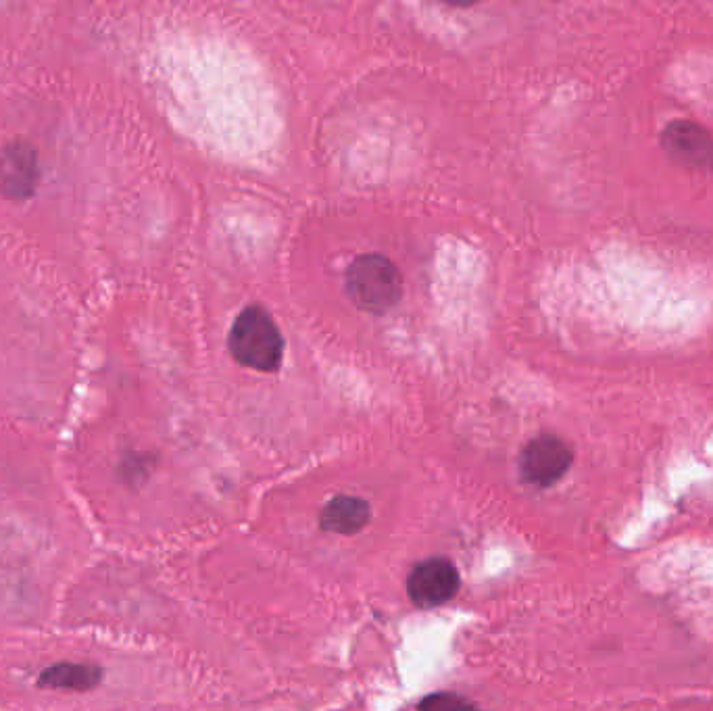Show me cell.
Returning <instances> with one entry per match:
<instances>
[{
  "label": "cell",
  "mask_w": 713,
  "mask_h": 711,
  "mask_svg": "<svg viewBox=\"0 0 713 711\" xmlns=\"http://www.w3.org/2000/svg\"><path fill=\"white\" fill-rule=\"evenodd\" d=\"M228 349L240 365L272 374L282 365L284 338L274 317L263 307L251 305L236 317L228 336Z\"/></svg>",
  "instance_id": "obj_1"
},
{
  "label": "cell",
  "mask_w": 713,
  "mask_h": 711,
  "mask_svg": "<svg viewBox=\"0 0 713 711\" xmlns=\"http://www.w3.org/2000/svg\"><path fill=\"white\" fill-rule=\"evenodd\" d=\"M344 282H347L351 301L363 311L384 313L395 307L403 297V278L399 267L378 253H367L353 259Z\"/></svg>",
  "instance_id": "obj_2"
},
{
  "label": "cell",
  "mask_w": 713,
  "mask_h": 711,
  "mask_svg": "<svg viewBox=\"0 0 713 711\" xmlns=\"http://www.w3.org/2000/svg\"><path fill=\"white\" fill-rule=\"evenodd\" d=\"M574 461L572 447L555 434L534 436L522 449L520 476L526 484L549 488L570 472Z\"/></svg>",
  "instance_id": "obj_3"
},
{
  "label": "cell",
  "mask_w": 713,
  "mask_h": 711,
  "mask_svg": "<svg viewBox=\"0 0 713 711\" xmlns=\"http://www.w3.org/2000/svg\"><path fill=\"white\" fill-rule=\"evenodd\" d=\"M461 588L459 570L447 557H430L417 563L407 578V595L413 605L432 609L449 603Z\"/></svg>",
  "instance_id": "obj_4"
},
{
  "label": "cell",
  "mask_w": 713,
  "mask_h": 711,
  "mask_svg": "<svg viewBox=\"0 0 713 711\" xmlns=\"http://www.w3.org/2000/svg\"><path fill=\"white\" fill-rule=\"evenodd\" d=\"M40 180L38 153L28 142H11L0 151V192L9 199L26 201Z\"/></svg>",
  "instance_id": "obj_5"
},
{
  "label": "cell",
  "mask_w": 713,
  "mask_h": 711,
  "mask_svg": "<svg viewBox=\"0 0 713 711\" xmlns=\"http://www.w3.org/2000/svg\"><path fill=\"white\" fill-rule=\"evenodd\" d=\"M661 142L678 163L695 169H713V136L695 121H672L663 130Z\"/></svg>",
  "instance_id": "obj_6"
},
{
  "label": "cell",
  "mask_w": 713,
  "mask_h": 711,
  "mask_svg": "<svg viewBox=\"0 0 713 711\" xmlns=\"http://www.w3.org/2000/svg\"><path fill=\"white\" fill-rule=\"evenodd\" d=\"M372 520V507L365 499L338 495L330 499L319 513V528L332 534H357Z\"/></svg>",
  "instance_id": "obj_7"
},
{
  "label": "cell",
  "mask_w": 713,
  "mask_h": 711,
  "mask_svg": "<svg viewBox=\"0 0 713 711\" xmlns=\"http://www.w3.org/2000/svg\"><path fill=\"white\" fill-rule=\"evenodd\" d=\"M103 680V670L96 664H71V661H61L51 668H46L38 676L40 689L51 691H76L88 693L94 691Z\"/></svg>",
  "instance_id": "obj_8"
},
{
  "label": "cell",
  "mask_w": 713,
  "mask_h": 711,
  "mask_svg": "<svg viewBox=\"0 0 713 711\" xmlns=\"http://www.w3.org/2000/svg\"><path fill=\"white\" fill-rule=\"evenodd\" d=\"M417 711H476V705L463 695L442 691L424 697L417 705Z\"/></svg>",
  "instance_id": "obj_9"
}]
</instances>
